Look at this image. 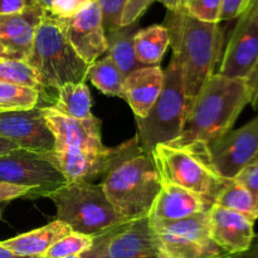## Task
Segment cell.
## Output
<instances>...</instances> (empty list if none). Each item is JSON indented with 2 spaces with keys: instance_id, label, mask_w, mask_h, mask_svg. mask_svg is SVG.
<instances>
[{
  "instance_id": "obj_38",
  "label": "cell",
  "mask_w": 258,
  "mask_h": 258,
  "mask_svg": "<svg viewBox=\"0 0 258 258\" xmlns=\"http://www.w3.org/2000/svg\"><path fill=\"white\" fill-rule=\"evenodd\" d=\"M247 85L251 91V105L254 110L258 108V64L247 78Z\"/></svg>"
},
{
  "instance_id": "obj_1",
  "label": "cell",
  "mask_w": 258,
  "mask_h": 258,
  "mask_svg": "<svg viewBox=\"0 0 258 258\" xmlns=\"http://www.w3.org/2000/svg\"><path fill=\"white\" fill-rule=\"evenodd\" d=\"M248 103H251V91L246 80L214 73L191 102L183 133L169 145L207 150L209 144L232 130Z\"/></svg>"
},
{
  "instance_id": "obj_11",
  "label": "cell",
  "mask_w": 258,
  "mask_h": 258,
  "mask_svg": "<svg viewBox=\"0 0 258 258\" xmlns=\"http://www.w3.org/2000/svg\"><path fill=\"white\" fill-rule=\"evenodd\" d=\"M258 150V116L207 146L212 169L224 180H233L252 163Z\"/></svg>"
},
{
  "instance_id": "obj_25",
  "label": "cell",
  "mask_w": 258,
  "mask_h": 258,
  "mask_svg": "<svg viewBox=\"0 0 258 258\" xmlns=\"http://www.w3.org/2000/svg\"><path fill=\"white\" fill-rule=\"evenodd\" d=\"M214 204L246 216L253 222L258 219L257 201L252 196L251 191L241 183H238L236 179L227 180L224 183L218 196L214 199Z\"/></svg>"
},
{
  "instance_id": "obj_37",
  "label": "cell",
  "mask_w": 258,
  "mask_h": 258,
  "mask_svg": "<svg viewBox=\"0 0 258 258\" xmlns=\"http://www.w3.org/2000/svg\"><path fill=\"white\" fill-rule=\"evenodd\" d=\"M35 3V0H0V15L18 14Z\"/></svg>"
},
{
  "instance_id": "obj_12",
  "label": "cell",
  "mask_w": 258,
  "mask_h": 258,
  "mask_svg": "<svg viewBox=\"0 0 258 258\" xmlns=\"http://www.w3.org/2000/svg\"><path fill=\"white\" fill-rule=\"evenodd\" d=\"M258 64V23L251 8L237 19L224 50L218 75L247 80Z\"/></svg>"
},
{
  "instance_id": "obj_44",
  "label": "cell",
  "mask_w": 258,
  "mask_h": 258,
  "mask_svg": "<svg viewBox=\"0 0 258 258\" xmlns=\"http://www.w3.org/2000/svg\"><path fill=\"white\" fill-rule=\"evenodd\" d=\"M248 7L251 8L252 12H253L254 18H256V20L258 23V0H251V3H249Z\"/></svg>"
},
{
  "instance_id": "obj_19",
  "label": "cell",
  "mask_w": 258,
  "mask_h": 258,
  "mask_svg": "<svg viewBox=\"0 0 258 258\" xmlns=\"http://www.w3.org/2000/svg\"><path fill=\"white\" fill-rule=\"evenodd\" d=\"M164 85V71L160 66L139 68L123 80V100L135 117L144 118L158 100Z\"/></svg>"
},
{
  "instance_id": "obj_14",
  "label": "cell",
  "mask_w": 258,
  "mask_h": 258,
  "mask_svg": "<svg viewBox=\"0 0 258 258\" xmlns=\"http://www.w3.org/2000/svg\"><path fill=\"white\" fill-rule=\"evenodd\" d=\"M45 122L54 138V150L101 151L106 148L101 139V123L93 116L90 120H76L58 112L53 106L43 107Z\"/></svg>"
},
{
  "instance_id": "obj_30",
  "label": "cell",
  "mask_w": 258,
  "mask_h": 258,
  "mask_svg": "<svg viewBox=\"0 0 258 258\" xmlns=\"http://www.w3.org/2000/svg\"><path fill=\"white\" fill-rule=\"evenodd\" d=\"M223 0H186L184 9L190 17L204 23H221Z\"/></svg>"
},
{
  "instance_id": "obj_6",
  "label": "cell",
  "mask_w": 258,
  "mask_h": 258,
  "mask_svg": "<svg viewBox=\"0 0 258 258\" xmlns=\"http://www.w3.org/2000/svg\"><path fill=\"white\" fill-rule=\"evenodd\" d=\"M47 198L54 203L58 221L77 233L96 237L126 222L116 213L101 184L68 181Z\"/></svg>"
},
{
  "instance_id": "obj_23",
  "label": "cell",
  "mask_w": 258,
  "mask_h": 258,
  "mask_svg": "<svg viewBox=\"0 0 258 258\" xmlns=\"http://www.w3.org/2000/svg\"><path fill=\"white\" fill-rule=\"evenodd\" d=\"M136 58L145 67L159 66L170 45L169 34L163 24H154L139 29L134 38Z\"/></svg>"
},
{
  "instance_id": "obj_33",
  "label": "cell",
  "mask_w": 258,
  "mask_h": 258,
  "mask_svg": "<svg viewBox=\"0 0 258 258\" xmlns=\"http://www.w3.org/2000/svg\"><path fill=\"white\" fill-rule=\"evenodd\" d=\"M154 2L155 0H126L121 17V27H127L138 23Z\"/></svg>"
},
{
  "instance_id": "obj_10",
  "label": "cell",
  "mask_w": 258,
  "mask_h": 258,
  "mask_svg": "<svg viewBox=\"0 0 258 258\" xmlns=\"http://www.w3.org/2000/svg\"><path fill=\"white\" fill-rule=\"evenodd\" d=\"M96 258H156L160 247L149 216L126 221L95 237Z\"/></svg>"
},
{
  "instance_id": "obj_35",
  "label": "cell",
  "mask_w": 258,
  "mask_h": 258,
  "mask_svg": "<svg viewBox=\"0 0 258 258\" xmlns=\"http://www.w3.org/2000/svg\"><path fill=\"white\" fill-rule=\"evenodd\" d=\"M251 0H223L221 12V22L238 19L248 8Z\"/></svg>"
},
{
  "instance_id": "obj_21",
  "label": "cell",
  "mask_w": 258,
  "mask_h": 258,
  "mask_svg": "<svg viewBox=\"0 0 258 258\" xmlns=\"http://www.w3.org/2000/svg\"><path fill=\"white\" fill-rule=\"evenodd\" d=\"M70 232H72V229L57 219L40 228L19 234L7 241H0V246L18 256L40 258L55 242L67 236Z\"/></svg>"
},
{
  "instance_id": "obj_45",
  "label": "cell",
  "mask_w": 258,
  "mask_h": 258,
  "mask_svg": "<svg viewBox=\"0 0 258 258\" xmlns=\"http://www.w3.org/2000/svg\"><path fill=\"white\" fill-rule=\"evenodd\" d=\"M0 59H13L12 55L5 50V48L0 44Z\"/></svg>"
},
{
  "instance_id": "obj_16",
  "label": "cell",
  "mask_w": 258,
  "mask_h": 258,
  "mask_svg": "<svg viewBox=\"0 0 258 258\" xmlns=\"http://www.w3.org/2000/svg\"><path fill=\"white\" fill-rule=\"evenodd\" d=\"M208 223L214 243L228 256L249 248L254 238V222L217 204L209 208Z\"/></svg>"
},
{
  "instance_id": "obj_39",
  "label": "cell",
  "mask_w": 258,
  "mask_h": 258,
  "mask_svg": "<svg viewBox=\"0 0 258 258\" xmlns=\"http://www.w3.org/2000/svg\"><path fill=\"white\" fill-rule=\"evenodd\" d=\"M228 258H258V234L254 236L253 241H252L248 249H246V251L242 252V253L229 256Z\"/></svg>"
},
{
  "instance_id": "obj_24",
  "label": "cell",
  "mask_w": 258,
  "mask_h": 258,
  "mask_svg": "<svg viewBox=\"0 0 258 258\" xmlns=\"http://www.w3.org/2000/svg\"><path fill=\"white\" fill-rule=\"evenodd\" d=\"M57 92V102L53 107L58 112L76 120H90L93 117L91 112L92 98L85 82L67 83L58 88Z\"/></svg>"
},
{
  "instance_id": "obj_5",
  "label": "cell",
  "mask_w": 258,
  "mask_h": 258,
  "mask_svg": "<svg viewBox=\"0 0 258 258\" xmlns=\"http://www.w3.org/2000/svg\"><path fill=\"white\" fill-rule=\"evenodd\" d=\"M191 102L184 93L181 67L175 57L164 71V85L158 100L144 118L136 117L135 138L146 153L160 144H171L180 136Z\"/></svg>"
},
{
  "instance_id": "obj_28",
  "label": "cell",
  "mask_w": 258,
  "mask_h": 258,
  "mask_svg": "<svg viewBox=\"0 0 258 258\" xmlns=\"http://www.w3.org/2000/svg\"><path fill=\"white\" fill-rule=\"evenodd\" d=\"M0 82L42 90L35 70L23 59H0Z\"/></svg>"
},
{
  "instance_id": "obj_47",
  "label": "cell",
  "mask_w": 258,
  "mask_h": 258,
  "mask_svg": "<svg viewBox=\"0 0 258 258\" xmlns=\"http://www.w3.org/2000/svg\"><path fill=\"white\" fill-rule=\"evenodd\" d=\"M252 163H258V150H257V154H256V156H254L253 158V160H252ZM251 163V164H252Z\"/></svg>"
},
{
  "instance_id": "obj_2",
  "label": "cell",
  "mask_w": 258,
  "mask_h": 258,
  "mask_svg": "<svg viewBox=\"0 0 258 258\" xmlns=\"http://www.w3.org/2000/svg\"><path fill=\"white\" fill-rule=\"evenodd\" d=\"M101 185L116 213L131 221L148 216L161 181L151 154L133 138L112 149Z\"/></svg>"
},
{
  "instance_id": "obj_48",
  "label": "cell",
  "mask_w": 258,
  "mask_h": 258,
  "mask_svg": "<svg viewBox=\"0 0 258 258\" xmlns=\"http://www.w3.org/2000/svg\"><path fill=\"white\" fill-rule=\"evenodd\" d=\"M228 257H229V256H228ZM228 257H227V258H228Z\"/></svg>"
},
{
  "instance_id": "obj_46",
  "label": "cell",
  "mask_w": 258,
  "mask_h": 258,
  "mask_svg": "<svg viewBox=\"0 0 258 258\" xmlns=\"http://www.w3.org/2000/svg\"><path fill=\"white\" fill-rule=\"evenodd\" d=\"M156 258H170V257H169L168 256V254H165V253H164V252H159V254H158V257H156Z\"/></svg>"
},
{
  "instance_id": "obj_40",
  "label": "cell",
  "mask_w": 258,
  "mask_h": 258,
  "mask_svg": "<svg viewBox=\"0 0 258 258\" xmlns=\"http://www.w3.org/2000/svg\"><path fill=\"white\" fill-rule=\"evenodd\" d=\"M158 2L161 3L169 12H178L184 9L186 0H158Z\"/></svg>"
},
{
  "instance_id": "obj_36",
  "label": "cell",
  "mask_w": 258,
  "mask_h": 258,
  "mask_svg": "<svg viewBox=\"0 0 258 258\" xmlns=\"http://www.w3.org/2000/svg\"><path fill=\"white\" fill-rule=\"evenodd\" d=\"M30 193H32V189L29 188L0 181V203L14 201L18 198H24V197H30Z\"/></svg>"
},
{
  "instance_id": "obj_17",
  "label": "cell",
  "mask_w": 258,
  "mask_h": 258,
  "mask_svg": "<svg viewBox=\"0 0 258 258\" xmlns=\"http://www.w3.org/2000/svg\"><path fill=\"white\" fill-rule=\"evenodd\" d=\"M44 10L34 5L18 14L0 15V44L13 59L27 60Z\"/></svg>"
},
{
  "instance_id": "obj_20",
  "label": "cell",
  "mask_w": 258,
  "mask_h": 258,
  "mask_svg": "<svg viewBox=\"0 0 258 258\" xmlns=\"http://www.w3.org/2000/svg\"><path fill=\"white\" fill-rule=\"evenodd\" d=\"M111 153L110 148L101 151L59 150L50 153V158L67 181H88L106 173Z\"/></svg>"
},
{
  "instance_id": "obj_31",
  "label": "cell",
  "mask_w": 258,
  "mask_h": 258,
  "mask_svg": "<svg viewBox=\"0 0 258 258\" xmlns=\"http://www.w3.org/2000/svg\"><path fill=\"white\" fill-rule=\"evenodd\" d=\"M102 14L105 32L117 29L121 27V17L126 0H96Z\"/></svg>"
},
{
  "instance_id": "obj_27",
  "label": "cell",
  "mask_w": 258,
  "mask_h": 258,
  "mask_svg": "<svg viewBox=\"0 0 258 258\" xmlns=\"http://www.w3.org/2000/svg\"><path fill=\"white\" fill-rule=\"evenodd\" d=\"M40 91L27 86L0 82V112L30 110L38 106Z\"/></svg>"
},
{
  "instance_id": "obj_29",
  "label": "cell",
  "mask_w": 258,
  "mask_h": 258,
  "mask_svg": "<svg viewBox=\"0 0 258 258\" xmlns=\"http://www.w3.org/2000/svg\"><path fill=\"white\" fill-rule=\"evenodd\" d=\"M95 243V237L87 234L70 232L67 236L62 237L55 242L40 258H67L78 256L90 251Z\"/></svg>"
},
{
  "instance_id": "obj_8",
  "label": "cell",
  "mask_w": 258,
  "mask_h": 258,
  "mask_svg": "<svg viewBox=\"0 0 258 258\" xmlns=\"http://www.w3.org/2000/svg\"><path fill=\"white\" fill-rule=\"evenodd\" d=\"M151 226L160 251L170 258H227L212 239L208 211L179 221H156Z\"/></svg>"
},
{
  "instance_id": "obj_41",
  "label": "cell",
  "mask_w": 258,
  "mask_h": 258,
  "mask_svg": "<svg viewBox=\"0 0 258 258\" xmlns=\"http://www.w3.org/2000/svg\"><path fill=\"white\" fill-rule=\"evenodd\" d=\"M15 149H19L15 144H13L12 141L7 140L4 138H0V156L5 155V154L10 153V151L15 150Z\"/></svg>"
},
{
  "instance_id": "obj_18",
  "label": "cell",
  "mask_w": 258,
  "mask_h": 258,
  "mask_svg": "<svg viewBox=\"0 0 258 258\" xmlns=\"http://www.w3.org/2000/svg\"><path fill=\"white\" fill-rule=\"evenodd\" d=\"M212 206L213 203L201 194L174 184L161 183L148 216L156 221H179L209 211Z\"/></svg>"
},
{
  "instance_id": "obj_13",
  "label": "cell",
  "mask_w": 258,
  "mask_h": 258,
  "mask_svg": "<svg viewBox=\"0 0 258 258\" xmlns=\"http://www.w3.org/2000/svg\"><path fill=\"white\" fill-rule=\"evenodd\" d=\"M0 138L12 141L19 149L39 154L54 150V138L45 122L43 107L0 112Z\"/></svg>"
},
{
  "instance_id": "obj_4",
  "label": "cell",
  "mask_w": 258,
  "mask_h": 258,
  "mask_svg": "<svg viewBox=\"0 0 258 258\" xmlns=\"http://www.w3.org/2000/svg\"><path fill=\"white\" fill-rule=\"evenodd\" d=\"M27 62L35 70L42 88L57 90L86 81L88 64L76 53L66 34V22L44 13L35 32Z\"/></svg>"
},
{
  "instance_id": "obj_34",
  "label": "cell",
  "mask_w": 258,
  "mask_h": 258,
  "mask_svg": "<svg viewBox=\"0 0 258 258\" xmlns=\"http://www.w3.org/2000/svg\"><path fill=\"white\" fill-rule=\"evenodd\" d=\"M236 180L251 191V194L257 201L258 206V163H252L247 165L236 176Z\"/></svg>"
},
{
  "instance_id": "obj_42",
  "label": "cell",
  "mask_w": 258,
  "mask_h": 258,
  "mask_svg": "<svg viewBox=\"0 0 258 258\" xmlns=\"http://www.w3.org/2000/svg\"><path fill=\"white\" fill-rule=\"evenodd\" d=\"M0 258H32V257L18 256V254L10 252L9 249H7V248H4L3 246H0Z\"/></svg>"
},
{
  "instance_id": "obj_43",
  "label": "cell",
  "mask_w": 258,
  "mask_h": 258,
  "mask_svg": "<svg viewBox=\"0 0 258 258\" xmlns=\"http://www.w3.org/2000/svg\"><path fill=\"white\" fill-rule=\"evenodd\" d=\"M67 258H96V251L95 248H91L90 251L85 252L82 254H78V256H72V257H67Z\"/></svg>"
},
{
  "instance_id": "obj_22",
  "label": "cell",
  "mask_w": 258,
  "mask_h": 258,
  "mask_svg": "<svg viewBox=\"0 0 258 258\" xmlns=\"http://www.w3.org/2000/svg\"><path fill=\"white\" fill-rule=\"evenodd\" d=\"M138 30L139 22L127 27H120L117 29L106 32L107 55H110L125 77L134 71L145 67L136 58L134 38Z\"/></svg>"
},
{
  "instance_id": "obj_3",
  "label": "cell",
  "mask_w": 258,
  "mask_h": 258,
  "mask_svg": "<svg viewBox=\"0 0 258 258\" xmlns=\"http://www.w3.org/2000/svg\"><path fill=\"white\" fill-rule=\"evenodd\" d=\"M173 55L181 67L184 93L190 102L207 80L214 75L222 49V30L216 23H204L185 10L166 13L163 23Z\"/></svg>"
},
{
  "instance_id": "obj_26",
  "label": "cell",
  "mask_w": 258,
  "mask_h": 258,
  "mask_svg": "<svg viewBox=\"0 0 258 258\" xmlns=\"http://www.w3.org/2000/svg\"><path fill=\"white\" fill-rule=\"evenodd\" d=\"M90 80L96 88L107 96L123 98L125 76L118 70L110 55L97 59L88 66L86 80Z\"/></svg>"
},
{
  "instance_id": "obj_9",
  "label": "cell",
  "mask_w": 258,
  "mask_h": 258,
  "mask_svg": "<svg viewBox=\"0 0 258 258\" xmlns=\"http://www.w3.org/2000/svg\"><path fill=\"white\" fill-rule=\"evenodd\" d=\"M0 181L32 189L29 198L45 197L68 183L49 154L15 149L0 156Z\"/></svg>"
},
{
  "instance_id": "obj_7",
  "label": "cell",
  "mask_w": 258,
  "mask_h": 258,
  "mask_svg": "<svg viewBox=\"0 0 258 258\" xmlns=\"http://www.w3.org/2000/svg\"><path fill=\"white\" fill-rule=\"evenodd\" d=\"M151 156L161 183L174 184L201 194L213 204L227 181L212 169L207 150L160 144L154 148Z\"/></svg>"
},
{
  "instance_id": "obj_32",
  "label": "cell",
  "mask_w": 258,
  "mask_h": 258,
  "mask_svg": "<svg viewBox=\"0 0 258 258\" xmlns=\"http://www.w3.org/2000/svg\"><path fill=\"white\" fill-rule=\"evenodd\" d=\"M93 0H55L47 14L57 19L68 20L85 9Z\"/></svg>"
},
{
  "instance_id": "obj_15",
  "label": "cell",
  "mask_w": 258,
  "mask_h": 258,
  "mask_svg": "<svg viewBox=\"0 0 258 258\" xmlns=\"http://www.w3.org/2000/svg\"><path fill=\"white\" fill-rule=\"evenodd\" d=\"M64 22L71 45L88 66L107 52L102 14L96 0Z\"/></svg>"
}]
</instances>
